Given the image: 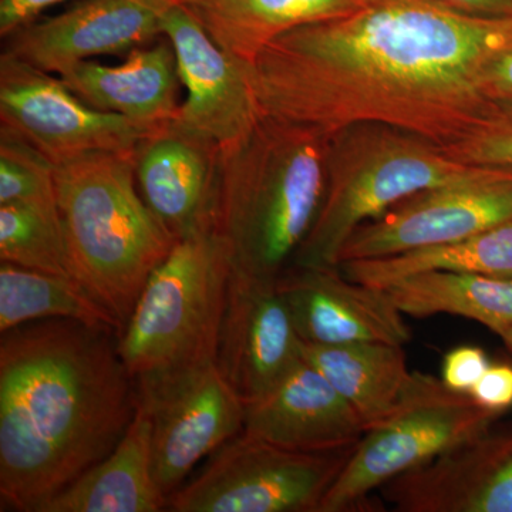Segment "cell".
<instances>
[{
    "instance_id": "5",
    "label": "cell",
    "mask_w": 512,
    "mask_h": 512,
    "mask_svg": "<svg viewBox=\"0 0 512 512\" xmlns=\"http://www.w3.org/2000/svg\"><path fill=\"white\" fill-rule=\"evenodd\" d=\"M480 170L404 128L382 123L340 128L330 136L322 207L293 264L338 266L340 252L360 225L417 192L467 180Z\"/></svg>"
},
{
    "instance_id": "14",
    "label": "cell",
    "mask_w": 512,
    "mask_h": 512,
    "mask_svg": "<svg viewBox=\"0 0 512 512\" xmlns=\"http://www.w3.org/2000/svg\"><path fill=\"white\" fill-rule=\"evenodd\" d=\"M303 342L406 346L412 330L386 289L352 281L339 266L292 264L276 282Z\"/></svg>"
},
{
    "instance_id": "12",
    "label": "cell",
    "mask_w": 512,
    "mask_h": 512,
    "mask_svg": "<svg viewBox=\"0 0 512 512\" xmlns=\"http://www.w3.org/2000/svg\"><path fill=\"white\" fill-rule=\"evenodd\" d=\"M161 26L187 90L174 123L214 141L221 151L238 146L262 117L249 63L218 46L187 6H168Z\"/></svg>"
},
{
    "instance_id": "31",
    "label": "cell",
    "mask_w": 512,
    "mask_h": 512,
    "mask_svg": "<svg viewBox=\"0 0 512 512\" xmlns=\"http://www.w3.org/2000/svg\"><path fill=\"white\" fill-rule=\"evenodd\" d=\"M64 0H0V35L9 36Z\"/></svg>"
},
{
    "instance_id": "18",
    "label": "cell",
    "mask_w": 512,
    "mask_h": 512,
    "mask_svg": "<svg viewBox=\"0 0 512 512\" xmlns=\"http://www.w3.org/2000/svg\"><path fill=\"white\" fill-rule=\"evenodd\" d=\"M365 430L326 377L301 359L271 389L245 403L242 434L289 450L325 453L356 446Z\"/></svg>"
},
{
    "instance_id": "11",
    "label": "cell",
    "mask_w": 512,
    "mask_h": 512,
    "mask_svg": "<svg viewBox=\"0 0 512 512\" xmlns=\"http://www.w3.org/2000/svg\"><path fill=\"white\" fill-rule=\"evenodd\" d=\"M0 121L55 165L93 151H136L150 134L126 117L93 109L60 77L8 53L0 56Z\"/></svg>"
},
{
    "instance_id": "3",
    "label": "cell",
    "mask_w": 512,
    "mask_h": 512,
    "mask_svg": "<svg viewBox=\"0 0 512 512\" xmlns=\"http://www.w3.org/2000/svg\"><path fill=\"white\" fill-rule=\"evenodd\" d=\"M330 136L262 116L244 141L221 151L215 229L232 271L276 285L293 264L325 197Z\"/></svg>"
},
{
    "instance_id": "4",
    "label": "cell",
    "mask_w": 512,
    "mask_h": 512,
    "mask_svg": "<svg viewBox=\"0 0 512 512\" xmlns=\"http://www.w3.org/2000/svg\"><path fill=\"white\" fill-rule=\"evenodd\" d=\"M55 183L70 274L124 329L177 239L141 197L134 151H93L62 161Z\"/></svg>"
},
{
    "instance_id": "15",
    "label": "cell",
    "mask_w": 512,
    "mask_h": 512,
    "mask_svg": "<svg viewBox=\"0 0 512 512\" xmlns=\"http://www.w3.org/2000/svg\"><path fill=\"white\" fill-rule=\"evenodd\" d=\"M302 339L276 285L232 271L217 366L244 403L271 389L301 356Z\"/></svg>"
},
{
    "instance_id": "27",
    "label": "cell",
    "mask_w": 512,
    "mask_h": 512,
    "mask_svg": "<svg viewBox=\"0 0 512 512\" xmlns=\"http://www.w3.org/2000/svg\"><path fill=\"white\" fill-rule=\"evenodd\" d=\"M2 204H26L59 212L55 164L5 128H0V205Z\"/></svg>"
},
{
    "instance_id": "7",
    "label": "cell",
    "mask_w": 512,
    "mask_h": 512,
    "mask_svg": "<svg viewBox=\"0 0 512 512\" xmlns=\"http://www.w3.org/2000/svg\"><path fill=\"white\" fill-rule=\"evenodd\" d=\"M500 416L436 376L412 372L396 406L365 430L318 512L372 511L373 491L480 436Z\"/></svg>"
},
{
    "instance_id": "17",
    "label": "cell",
    "mask_w": 512,
    "mask_h": 512,
    "mask_svg": "<svg viewBox=\"0 0 512 512\" xmlns=\"http://www.w3.org/2000/svg\"><path fill=\"white\" fill-rule=\"evenodd\" d=\"M221 150L174 121L147 134L134 151L141 197L175 239L215 225Z\"/></svg>"
},
{
    "instance_id": "8",
    "label": "cell",
    "mask_w": 512,
    "mask_h": 512,
    "mask_svg": "<svg viewBox=\"0 0 512 512\" xmlns=\"http://www.w3.org/2000/svg\"><path fill=\"white\" fill-rule=\"evenodd\" d=\"M353 447L305 453L238 434L168 497L174 512H318Z\"/></svg>"
},
{
    "instance_id": "25",
    "label": "cell",
    "mask_w": 512,
    "mask_h": 512,
    "mask_svg": "<svg viewBox=\"0 0 512 512\" xmlns=\"http://www.w3.org/2000/svg\"><path fill=\"white\" fill-rule=\"evenodd\" d=\"M66 319L121 333L119 320L72 276L46 274L2 262L0 333L36 320Z\"/></svg>"
},
{
    "instance_id": "1",
    "label": "cell",
    "mask_w": 512,
    "mask_h": 512,
    "mask_svg": "<svg viewBox=\"0 0 512 512\" xmlns=\"http://www.w3.org/2000/svg\"><path fill=\"white\" fill-rule=\"evenodd\" d=\"M512 45V18L441 0H367L302 26L249 63L262 116L322 128H404L446 146L480 116L483 77Z\"/></svg>"
},
{
    "instance_id": "23",
    "label": "cell",
    "mask_w": 512,
    "mask_h": 512,
    "mask_svg": "<svg viewBox=\"0 0 512 512\" xmlns=\"http://www.w3.org/2000/svg\"><path fill=\"white\" fill-rule=\"evenodd\" d=\"M352 281L375 288L426 272H456L512 278V220L471 237L338 265Z\"/></svg>"
},
{
    "instance_id": "33",
    "label": "cell",
    "mask_w": 512,
    "mask_h": 512,
    "mask_svg": "<svg viewBox=\"0 0 512 512\" xmlns=\"http://www.w3.org/2000/svg\"><path fill=\"white\" fill-rule=\"evenodd\" d=\"M453 8L488 18H512V0H441Z\"/></svg>"
},
{
    "instance_id": "26",
    "label": "cell",
    "mask_w": 512,
    "mask_h": 512,
    "mask_svg": "<svg viewBox=\"0 0 512 512\" xmlns=\"http://www.w3.org/2000/svg\"><path fill=\"white\" fill-rule=\"evenodd\" d=\"M0 259L20 268L72 276L59 212L0 205Z\"/></svg>"
},
{
    "instance_id": "20",
    "label": "cell",
    "mask_w": 512,
    "mask_h": 512,
    "mask_svg": "<svg viewBox=\"0 0 512 512\" xmlns=\"http://www.w3.org/2000/svg\"><path fill=\"white\" fill-rule=\"evenodd\" d=\"M167 497L153 466L151 421L138 404L134 419L116 448L42 505L39 512H158Z\"/></svg>"
},
{
    "instance_id": "34",
    "label": "cell",
    "mask_w": 512,
    "mask_h": 512,
    "mask_svg": "<svg viewBox=\"0 0 512 512\" xmlns=\"http://www.w3.org/2000/svg\"><path fill=\"white\" fill-rule=\"evenodd\" d=\"M497 336H500L501 340H503L505 349H507V352L512 357V326L511 328L501 330L500 333H497Z\"/></svg>"
},
{
    "instance_id": "21",
    "label": "cell",
    "mask_w": 512,
    "mask_h": 512,
    "mask_svg": "<svg viewBox=\"0 0 512 512\" xmlns=\"http://www.w3.org/2000/svg\"><path fill=\"white\" fill-rule=\"evenodd\" d=\"M367 0H197L192 15L218 46L252 63L269 43L302 26L348 15Z\"/></svg>"
},
{
    "instance_id": "2",
    "label": "cell",
    "mask_w": 512,
    "mask_h": 512,
    "mask_svg": "<svg viewBox=\"0 0 512 512\" xmlns=\"http://www.w3.org/2000/svg\"><path fill=\"white\" fill-rule=\"evenodd\" d=\"M136 410L116 330L49 319L3 332L2 511L39 512L109 456Z\"/></svg>"
},
{
    "instance_id": "28",
    "label": "cell",
    "mask_w": 512,
    "mask_h": 512,
    "mask_svg": "<svg viewBox=\"0 0 512 512\" xmlns=\"http://www.w3.org/2000/svg\"><path fill=\"white\" fill-rule=\"evenodd\" d=\"M443 148L458 163L512 171V101L488 100L466 131Z\"/></svg>"
},
{
    "instance_id": "19",
    "label": "cell",
    "mask_w": 512,
    "mask_h": 512,
    "mask_svg": "<svg viewBox=\"0 0 512 512\" xmlns=\"http://www.w3.org/2000/svg\"><path fill=\"white\" fill-rule=\"evenodd\" d=\"M60 79L93 109L126 117L147 133L173 121L180 107L177 59L168 40L137 47L114 66L86 60Z\"/></svg>"
},
{
    "instance_id": "13",
    "label": "cell",
    "mask_w": 512,
    "mask_h": 512,
    "mask_svg": "<svg viewBox=\"0 0 512 512\" xmlns=\"http://www.w3.org/2000/svg\"><path fill=\"white\" fill-rule=\"evenodd\" d=\"M167 8L158 0H80L10 33L3 53L63 76L93 57L124 55L163 35Z\"/></svg>"
},
{
    "instance_id": "30",
    "label": "cell",
    "mask_w": 512,
    "mask_h": 512,
    "mask_svg": "<svg viewBox=\"0 0 512 512\" xmlns=\"http://www.w3.org/2000/svg\"><path fill=\"white\" fill-rule=\"evenodd\" d=\"M468 394L490 412H507L512 407V366L490 365Z\"/></svg>"
},
{
    "instance_id": "29",
    "label": "cell",
    "mask_w": 512,
    "mask_h": 512,
    "mask_svg": "<svg viewBox=\"0 0 512 512\" xmlns=\"http://www.w3.org/2000/svg\"><path fill=\"white\" fill-rule=\"evenodd\" d=\"M490 365L487 353L478 346H458L444 357L440 379L451 390L470 393Z\"/></svg>"
},
{
    "instance_id": "22",
    "label": "cell",
    "mask_w": 512,
    "mask_h": 512,
    "mask_svg": "<svg viewBox=\"0 0 512 512\" xmlns=\"http://www.w3.org/2000/svg\"><path fill=\"white\" fill-rule=\"evenodd\" d=\"M301 356L353 407L366 429L396 406L412 376L404 346L393 343L315 345L302 340Z\"/></svg>"
},
{
    "instance_id": "9",
    "label": "cell",
    "mask_w": 512,
    "mask_h": 512,
    "mask_svg": "<svg viewBox=\"0 0 512 512\" xmlns=\"http://www.w3.org/2000/svg\"><path fill=\"white\" fill-rule=\"evenodd\" d=\"M136 389L151 421L154 476L168 501L200 461L242 433L245 403L217 362L140 377Z\"/></svg>"
},
{
    "instance_id": "35",
    "label": "cell",
    "mask_w": 512,
    "mask_h": 512,
    "mask_svg": "<svg viewBox=\"0 0 512 512\" xmlns=\"http://www.w3.org/2000/svg\"><path fill=\"white\" fill-rule=\"evenodd\" d=\"M158 2L164 3L165 6H191L197 0H158Z\"/></svg>"
},
{
    "instance_id": "6",
    "label": "cell",
    "mask_w": 512,
    "mask_h": 512,
    "mask_svg": "<svg viewBox=\"0 0 512 512\" xmlns=\"http://www.w3.org/2000/svg\"><path fill=\"white\" fill-rule=\"evenodd\" d=\"M232 261L215 225L175 241L119 335L134 380L217 362Z\"/></svg>"
},
{
    "instance_id": "16",
    "label": "cell",
    "mask_w": 512,
    "mask_h": 512,
    "mask_svg": "<svg viewBox=\"0 0 512 512\" xmlns=\"http://www.w3.org/2000/svg\"><path fill=\"white\" fill-rule=\"evenodd\" d=\"M379 491L397 512H512V431H485Z\"/></svg>"
},
{
    "instance_id": "24",
    "label": "cell",
    "mask_w": 512,
    "mask_h": 512,
    "mask_svg": "<svg viewBox=\"0 0 512 512\" xmlns=\"http://www.w3.org/2000/svg\"><path fill=\"white\" fill-rule=\"evenodd\" d=\"M403 315H453L476 320L495 335L512 326V278L426 272L387 286Z\"/></svg>"
},
{
    "instance_id": "10",
    "label": "cell",
    "mask_w": 512,
    "mask_h": 512,
    "mask_svg": "<svg viewBox=\"0 0 512 512\" xmlns=\"http://www.w3.org/2000/svg\"><path fill=\"white\" fill-rule=\"evenodd\" d=\"M511 220L512 171L481 168L467 180L417 192L360 225L339 264L446 244Z\"/></svg>"
},
{
    "instance_id": "32",
    "label": "cell",
    "mask_w": 512,
    "mask_h": 512,
    "mask_svg": "<svg viewBox=\"0 0 512 512\" xmlns=\"http://www.w3.org/2000/svg\"><path fill=\"white\" fill-rule=\"evenodd\" d=\"M483 92L488 100L512 101V45L488 64L483 77Z\"/></svg>"
}]
</instances>
